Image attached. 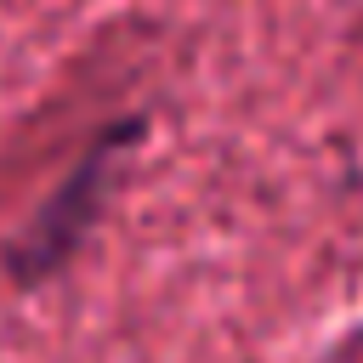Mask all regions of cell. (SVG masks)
I'll return each mask as SVG.
<instances>
[{
	"mask_svg": "<svg viewBox=\"0 0 363 363\" xmlns=\"http://www.w3.org/2000/svg\"><path fill=\"white\" fill-rule=\"evenodd\" d=\"M136 136H142V125H136V119H125V125L102 130V142L74 164V176H68V182L40 204V216L28 221V233L11 244V272H17L23 284H34V278L57 272V267L85 244V233H91V221H96V210H102L108 187H113L119 153H125Z\"/></svg>",
	"mask_w": 363,
	"mask_h": 363,
	"instance_id": "6da1fadb",
	"label": "cell"
}]
</instances>
